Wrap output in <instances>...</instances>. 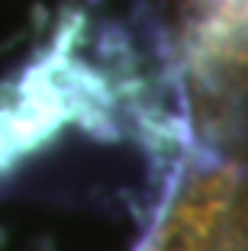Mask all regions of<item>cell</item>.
Here are the masks:
<instances>
[{"mask_svg":"<svg viewBox=\"0 0 248 251\" xmlns=\"http://www.w3.org/2000/svg\"><path fill=\"white\" fill-rule=\"evenodd\" d=\"M226 10H232V13H242V16H248V0H219Z\"/></svg>","mask_w":248,"mask_h":251,"instance_id":"1","label":"cell"}]
</instances>
